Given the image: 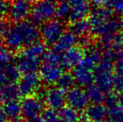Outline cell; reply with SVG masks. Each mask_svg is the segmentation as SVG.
Segmentation results:
<instances>
[{
	"mask_svg": "<svg viewBox=\"0 0 123 122\" xmlns=\"http://www.w3.org/2000/svg\"><path fill=\"white\" fill-rule=\"evenodd\" d=\"M114 72L113 62L102 58L97 65L95 72V82L105 94H110L114 89Z\"/></svg>",
	"mask_w": 123,
	"mask_h": 122,
	"instance_id": "cell-1",
	"label": "cell"
},
{
	"mask_svg": "<svg viewBox=\"0 0 123 122\" xmlns=\"http://www.w3.org/2000/svg\"><path fill=\"white\" fill-rule=\"evenodd\" d=\"M56 4L52 0H35L32 3L31 19L36 24H41L53 19L55 16Z\"/></svg>",
	"mask_w": 123,
	"mask_h": 122,
	"instance_id": "cell-2",
	"label": "cell"
},
{
	"mask_svg": "<svg viewBox=\"0 0 123 122\" xmlns=\"http://www.w3.org/2000/svg\"><path fill=\"white\" fill-rule=\"evenodd\" d=\"M113 12L105 7H96L89 15V22L91 33L94 36L100 37L105 28L112 18Z\"/></svg>",
	"mask_w": 123,
	"mask_h": 122,
	"instance_id": "cell-3",
	"label": "cell"
},
{
	"mask_svg": "<svg viewBox=\"0 0 123 122\" xmlns=\"http://www.w3.org/2000/svg\"><path fill=\"white\" fill-rule=\"evenodd\" d=\"M97 65L86 58L72 71L74 81L80 87L90 86L95 81V72Z\"/></svg>",
	"mask_w": 123,
	"mask_h": 122,
	"instance_id": "cell-4",
	"label": "cell"
},
{
	"mask_svg": "<svg viewBox=\"0 0 123 122\" xmlns=\"http://www.w3.org/2000/svg\"><path fill=\"white\" fill-rule=\"evenodd\" d=\"M40 38L48 45H55L62 34L65 33V25L61 20L51 19L40 26Z\"/></svg>",
	"mask_w": 123,
	"mask_h": 122,
	"instance_id": "cell-5",
	"label": "cell"
},
{
	"mask_svg": "<svg viewBox=\"0 0 123 122\" xmlns=\"http://www.w3.org/2000/svg\"><path fill=\"white\" fill-rule=\"evenodd\" d=\"M40 97L48 109L59 110L65 107L66 103V93L59 86H51L40 93Z\"/></svg>",
	"mask_w": 123,
	"mask_h": 122,
	"instance_id": "cell-6",
	"label": "cell"
},
{
	"mask_svg": "<svg viewBox=\"0 0 123 122\" xmlns=\"http://www.w3.org/2000/svg\"><path fill=\"white\" fill-rule=\"evenodd\" d=\"M44 101L36 95L24 98L21 102L22 116L26 121H32L40 117L44 112Z\"/></svg>",
	"mask_w": 123,
	"mask_h": 122,
	"instance_id": "cell-7",
	"label": "cell"
},
{
	"mask_svg": "<svg viewBox=\"0 0 123 122\" xmlns=\"http://www.w3.org/2000/svg\"><path fill=\"white\" fill-rule=\"evenodd\" d=\"M41 80L37 74L23 75L18 82V87L20 96L24 98L35 95L40 90Z\"/></svg>",
	"mask_w": 123,
	"mask_h": 122,
	"instance_id": "cell-8",
	"label": "cell"
},
{
	"mask_svg": "<svg viewBox=\"0 0 123 122\" xmlns=\"http://www.w3.org/2000/svg\"><path fill=\"white\" fill-rule=\"evenodd\" d=\"M39 71L41 81L47 85L57 84L64 73L63 67L60 64L47 61H43Z\"/></svg>",
	"mask_w": 123,
	"mask_h": 122,
	"instance_id": "cell-9",
	"label": "cell"
},
{
	"mask_svg": "<svg viewBox=\"0 0 123 122\" xmlns=\"http://www.w3.org/2000/svg\"><path fill=\"white\" fill-rule=\"evenodd\" d=\"M32 3L27 0H12L10 3L8 19L14 23L25 21L30 15Z\"/></svg>",
	"mask_w": 123,
	"mask_h": 122,
	"instance_id": "cell-10",
	"label": "cell"
},
{
	"mask_svg": "<svg viewBox=\"0 0 123 122\" xmlns=\"http://www.w3.org/2000/svg\"><path fill=\"white\" fill-rule=\"evenodd\" d=\"M89 102L86 90L81 87H73L66 92V103L75 110H86Z\"/></svg>",
	"mask_w": 123,
	"mask_h": 122,
	"instance_id": "cell-11",
	"label": "cell"
},
{
	"mask_svg": "<svg viewBox=\"0 0 123 122\" xmlns=\"http://www.w3.org/2000/svg\"><path fill=\"white\" fill-rule=\"evenodd\" d=\"M23 38L25 48L38 42L40 38V30L33 21L25 20L15 23Z\"/></svg>",
	"mask_w": 123,
	"mask_h": 122,
	"instance_id": "cell-12",
	"label": "cell"
},
{
	"mask_svg": "<svg viewBox=\"0 0 123 122\" xmlns=\"http://www.w3.org/2000/svg\"><path fill=\"white\" fill-rule=\"evenodd\" d=\"M86 51L81 47L74 46L63 53L61 56L62 67L66 70H74L85 59Z\"/></svg>",
	"mask_w": 123,
	"mask_h": 122,
	"instance_id": "cell-13",
	"label": "cell"
},
{
	"mask_svg": "<svg viewBox=\"0 0 123 122\" xmlns=\"http://www.w3.org/2000/svg\"><path fill=\"white\" fill-rule=\"evenodd\" d=\"M3 41H4L5 47H7L11 51L18 52L25 48L23 38L15 23L9 26L8 29L3 35Z\"/></svg>",
	"mask_w": 123,
	"mask_h": 122,
	"instance_id": "cell-14",
	"label": "cell"
},
{
	"mask_svg": "<svg viewBox=\"0 0 123 122\" xmlns=\"http://www.w3.org/2000/svg\"><path fill=\"white\" fill-rule=\"evenodd\" d=\"M15 65L20 74L28 75V74H35L38 70H39L41 64L39 59L28 58L18 54Z\"/></svg>",
	"mask_w": 123,
	"mask_h": 122,
	"instance_id": "cell-15",
	"label": "cell"
},
{
	"mask_svg": "<svg viewBox=\"0 0 123 122\" xmlns=\"http://www.w3.org/2000/svg\"><path fill=\"white\" fill-rule=\"evenodd\" d=\"M108 116V110L102 104H92L85 110V118L89 122H104Z\"/></svg>",
	"mask_w": 123,
	"mask_h": 122,
	"instance_id": "cell-16",
	"label": "cell"
},
{
	"mask_svg": "<svg viewBox=\"0 0 123 122\" xmlns=\"http://www.w3.org/2000/svg\"><path fill=\"white\" fill-rule=\"evenodd\" d=\"M19 79L20 73L15 64H0V87L8 83H15Z\"/></svg>",
	"mask_w": 123,
	"mask_h": 122,
	"instance_id": "cell-17",
	"label": "cell"
},
{
	"mask_svg": "<svg viewBox=\"0 0 123 122\" xmlns=\"http://www.w3.org/2000/svg\"><path fill=\"white\" fill-rule=\"evenodd\" d=\"M78 36L74 34L71 30L65 31L61 37L59 39L56 44L54 45V49L58 53H64L71 48L77 46L78 43Z\"/></svg>",
	"mask_w": 123,
	"mask_h": 122,
	"instance_id": "cell-18",
	"label": "cell"
},
{
	"mask_svg": "<svg viewBox=\"0 0 123 122\" xmlns=\"http://www.w3.org/2000/svg\"><path fill=\"white\" fill-rule=\"evenodd\" d=\"M46 53V44L44 42H38L29 45L27 47L24 48L22 50L19 51L18 54L22 56H25L28 58L32 59H43L44 54Z\"/></svg>",
	"mask_w": 123,
	"mask_h": 122,
	"instance_id": "cell-19",
	"label": "cell"
},
{
	"mask_svg": "<svg viewBox=\"0 0 123 122\" xmlns=\"http://www.w3.org/2000/svg\"><path fill=\"white\" fill-rule=\"evenodd\" d=\"M1 99L4 103L12 100H17L18 96H20L18 85L15 83H8L0 87Z\"/></svg>",
	"mask_w": 123,
	"mask_h": 122,
	"instance_id": "cell-20",
	"label": "cell"
},
{
	"mask_svg": "<svg viewBox=\"0 0 123 122\" xmlns=\"http://www.w3.org/2000/svg\"><path fill=\"white\" fill-rule=\"evenodd\" d=\"M91 3H85L72 6L71 12L68 19L70 23L83 20L91 13Z\"/></svg>",
	"mask_w": 123,
	"mask_h": 122,
	"instance_id": "cell-21",
	"label": "cell"
},
{
	"mask_svg": "<svg viewBox=\"0 0 123 122\" xmlns=\"http://www.w3.org/2000/svg\"><path fill=\"white\" fill-rule=\"evenodd\" d=\"M86 94L89 98L90 102L92 104L100 105L105 101L106 94L96 84L91 85L86 88Z\"/></svg>",
	"mask_w": 123,
	"mask_h": 122,
	"instance_id": "cell-22",
	"label": "cell"
},
{
	"mask_svg": "<svg viewBox=\"0 0 123 122\" xmlns=\"http://www.w3.org/2000/svg\"><path fill=\"white\" fill-rule=\"evenodd\" d=\"M3 108L10 121H13L15 120L20 119V116H22V108L21 103H19L18 100L6 102L3 105Z\"/></svg>",
	"mask_w": 123,
	"mask_h": 122,
	"instance_id": "cell-23",
	"label": "cell"
},
{
	"mask_svg": "<svg viewBox=\"0 0 123 122\" xmlns=\"http://www.w3.org/2000/svg\"><path fill=\"white\" fill-rule=\"evenodd\" d=\"M71 4L69 0H60L55 7V17L57 19L63 20L69 18L71 12Z\"/></svg>",
	"mask_w": 123,
	"mask_h": 122,
	"instance_id": "cell-24",
	"label": "cell"
},
{
	"mask_svg": "<svg viewBox=\"0 0 123 122\" xmlns=\"http://www.w3.org/2000/svg\"><path fill=\"white\" fill-rule=\"evenodd\" d=\"M60 121L61 122H78V111L70 106H65L58 113Z\"/></svg>",
	"mask_w": 123,
	"mask_h": 122,
	"instance_id": "cell-25",
	"label": "cell"
},
{
	"mask_svg": "<svg viewBox=\"0 0 123 122\" xmlns=\"http://www.w3.org/2000/svg\"><path fill=\"white\" fill-rule=\"evenodd\" d=\"M70 30L75 34L78 37H86L88 36L89 32H91V29H90V24L88 20L83 19L80 20V21H76L74 23H71V26H70Z\"/></svg>",
	"mask_w": 123,
	"mask_h": 122,
	"instance_id": "cell-26",
	"label": "cell"
},
{
	"mask_svg": "<svg viewBox=\"0 0 123 122\" xmlns=\"http://www.w3.org/2000/svg\"><path fill=\"white\" fill-rule=\"evenodd\" d=\"M107 122H123V106L116 105L109 107Z\"/></svg>",
	"mask_w": 123,
	"mask_h": 122,
	"instance_id": "cell-27",
	"label": "cell"
},
{
	"mask_svg": "<svg viewBox=\"0 0 123 122\" xmlns=\"http://www.w3.org/2000/svg\"><path fill=\"white\" fill-rule=\"evenodd\" d=\"M74 84H75V81H74L73 75L70 73H68V72H65V73H63V75H61L57 85L62 90L68 91L69 90L73 88Z\"/></svg>",
	"mask_w": 123,
	"mask_h": 122,
	"instance_id": "cell-28",
	"label": "cell"
},
{
	"mask_svg": "<svg viewBox=\"0 0 123 122\" xmlns=\"http://www.w3.org/2000/svg\"><path fill=\"white\" fill-rule=\"evenodd\" d=\"M104 6L123 17V0H105Z\"/></svg>",
	"mask_w": 123,
	"mask_h": 122,
	"instance_id": "cell-29",
	"label": "cell"
},
{
	"mask_svg": "<svg viewBox=\"0 0 123 122\" xmlns=\"http://www.w3.org/2000/svg\"><path fill=\"white\" fill-rule=\"evenodd\" d=\"M13 54L7 47L0 46V64H11L13 60Z\"/></svg>",
	"mask_w": 123,
	"mask_h": 122,
	"instance_id": "cell-30",
	"label": "cell"
},
{
	"mask_svg": "<svg viewBox=\"0 0 123 122\" xmlns=\"http://www.w3.org/2000/svg\"><path fill=\"white\" fill-rule=\"evenodd\" d=\"M40 117L45 122H59L60 121L58 113L55 110H50V109L44 110Z\"/></svg>",
	"mask_w": 123,
	"mask_h": 122,
	"instance_id": "cell-31",
	"label": "cell"
},
{
	"mask_svg": "<svg viewBox=\"0 0 123 122\" xmlns=\"http://www.w3.org/2000/svg\"><path fill=\"white\" fill-rule=\"evenodd\" d=\"M8 28H9V25H8L7 18H5L4 15L0 14V35H4Z\"/></svg>",
	"mask_w": 123,
	"mask_h": 122,
	"instance_id": "cell-32",
	"label": "cell"
},
{
	"mask_svg": "<svg viewBox=\"0 0 123 122\" xmlns=\"http://www.w3.org/2000/svg\"><path fill=\"white\" fill-rule=\"evenodd\" d=\"M10 8V3L8 0H0V14L8 15Z\"/></svg>",
	"mask_w": 123,
	"mask_h": 122,
	"instance_id": "cell-33",
	"label": "cell"
},
{
	"mask_svg": "<svg viewBox=\"0 0 123 122\" xmlns=\"http://www.w3.org/2000/svg\"><path fill=\"white\" fill-rule=\"evenodd\" d=\"M8 117L4 110L3 106H0V122H8Z\"/></svg>",
	"mask_w": 123,
	"mask_h": 122,
	"instance_id": "cell-34",
	"label": "cell"
},
{
	"mask_svg": "<svg viewBox=\"0 0 123 122\" xmlns=\"http://www.w3.org/2000/svg\"><path fill=\"white\" fill-rule=\"evenodd\" d=\"M72 6H75V5L79 4H85V3H91V0H69Z\"/></svg>",
	"mask_w": 123,
	"mask_h": 122,
	"instance_id": "cell-35",
	"label": "cell"
},
{
	"mask_svg": "<svg viewBox=\"0 0 123 122\" xmlns=\"http://www.w3.org/2000/svg\"><path fill=\"white\" fill-rule=\"evenodd\" d=\"M105 0H91V3L96 7H100V5H104Z\"/></svg>",
	"mask_w": 123,
	"mask_h": 122,
	"instance_id": "cell-36",
	"label": "cell"
},
{
	"mask_svg": "<svg viewBox=\"0 0 123 122\" xmlns=\"http://www.w3.org/2000/svg\"><path fill=\"white\" fill-rule=\"evenodd\" d=\"M117 103H118V105L123 106V91L119 92V94L117 95Z\"/></svg>",
	"mask_w": 123,
	"mask_h": 122,
	"instance_id": "cell-37",
	"label": "cell"
},
{
	"mask_svg": "<svg viewBox=\"0 0 123 122\" xmlns=\"http://www.w3.org/2000/svg\"><path fill=\"white\" fill-rule=\"evenodd\" d=\"M118 27H119V33L123 36V17L118 20Z\"/></svg>",
	"mask_w": 123,
	"mask_h": 122,
	"instance_id": "cell-38",
	"label": "cell"
},
{
	"mask_svg": "<svg viewBox=\"0 0 123 122\" xmlns=\"http://www.w3.org/2000/svg\"><path fill=\"white\" fill-rule=\"evenodd\" d=\"M12 122H26L25 121H23V120L20 118V119H18V120H15V121H12Z\"/></svg>",
	"mask_w": 123,
	"mask_h": 122,
	"instance_id": "cell-39",
	"label": "cell"
},
{
	"mask_svg": "<svg viewBox=\"0 0 123 122\" xmlns=\"http://www.w3.org/2000/svg\"><path fill=\"white\" fill-rule=\"evenodd\" d=\"M27 1H29V2H30V3H34L35 0H27Z\"/></svg>",
	"mask_w": 123,
	"mask_h": 122,
	"instance_id": "cell-40",
	"label": "cell"
},
{
	"mask_svg": "<svg viewBox=\"0 0 123 122\" xmlns=\"http://www.w3.org/2000/svg\"><path fill=\"white\" fill-rule=\"evenodd\" d=\"M52 1H54V2H55V1H60V0H52Z\"/></svg>",
	"mask_w": 123,
	"mask_h": 122,
	"instance_id": "cell-41",
	"label": "cell"
},
{
	"mask_svg": "<svg viewBox=\"0 0 123 122\" xmlns=\"http://www.w3.org/2000/svg\"><path fill=\"white\" fill-rule=\"evenodd\" d=\"M0 100H2V99H1V94H0Z\"/></svg>",
	"mask_w": 123,
	"mask_h": 122,
	"instance_id": "cell-42",
	"label": "cell"
},
{
	"mask_svg": "<svg viewBox=\"0 0 123 122\" xmlns=\"http://www.w3.org/2000/svg\"><path fill=\"white\" fill-rule=\"evenodd\" d=\"M0 46H1V40H0Z\"/></svg>",
	"mask_w": 123,
	"mask_h": 122,
	"instance_id": "cell-43",
	"label": "cell"
}]
</instances>
